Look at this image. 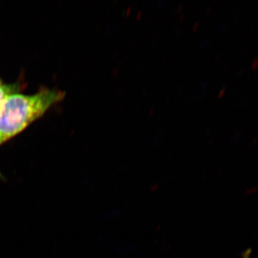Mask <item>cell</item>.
<instances>
[{"label": "cell", "instance_id": "obj_1", "mask_svg": "<svg viewBox=\"0 0 258 258\" xmlns=\"http://www.w3.org/2000/svg\"><path fill=\"white\" fill-rule=\"evenodd\" d=\"M62 98L60 91L48 89L32 95L15 92L9 95L0 106V146L23 132Z\"/></svg>", "mask_w": 258, "mask_h": 258}, {"label": "cell", "instance_id": "obj_2", "mask_svg": "<svg viewBox=\"0 0 258 258\" xmlns=\"http://www.w3.org/2000/svg\"><path fill=\"white\" fill-rule=\"evenodd\" d=\"M13 93H15L14 87L9 86V85L5 84L0 80V106L5 101V98Z\"/></svg>", "mask_w": 258, "mask_h": 258}, {"label": "cell", "instance_id": "obj_3", "mask_svg": "<svg viewBox=\"0 0 258 258\" xmlns=\"http://www.w3.org/2000/svg\"><path fill=\"white\" fill-rule=\"evenodd\" d=\"M0 178H2V174H1V172H0Z\"/></svg>", "mask_w": 258, "mask_h": 258}]
</instances>
